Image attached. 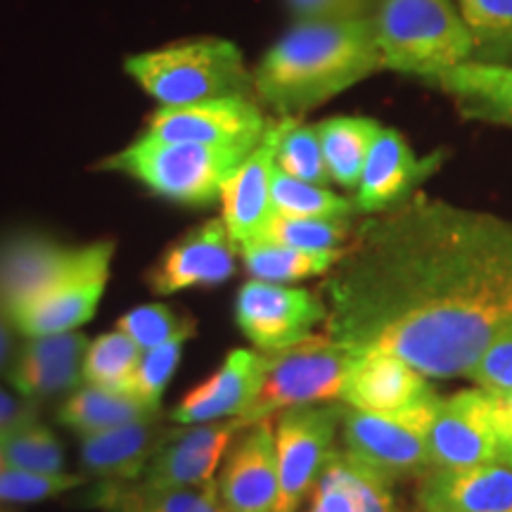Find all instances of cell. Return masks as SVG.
I'll return each instance as SVG.
<instances>
[{"instance_id": "52a82bcc", "label": "cell", "mask_w": 512, "mask_h": 512, "mask_svg": "<svg viewBox=\"0 0 512 512\" xmlns=\"http://www.w3.org/2000/svg\"><path fill=\"white\" fill-rule=\"evenodd\" d=\"M112 256V240L76 247L69 266L48 290L8 313L12 328L24 337H46L74 332L88 323L105 294Z\"/></svg>"}, {"instance_id": "bcb514c9", "label": "cell", "mask_w": 512, "mask_h": 512, "mask_svg": "<svg viewBox=\"0 0 512 512\" xmlns=\"http://www.w3.org/2000/svg\"><path fill=\"white\" fill-rule=\"evenodd\" d=\"M0 512H12V510H10V508H5V505L0 503Z\"/></svg>"}, {"instance_id": "f546056e", "label": "cell", "mask_w": 512, "mask_h": 512, "mask_svg": "<svg viewBox=\"0 0 512 512\" xmlns=\"http://www.w3.org/2000/svg\"><path fill=\"white\" fill-rule=\"evenodd\" d=\"M273 211L297 219H349L356 204L347 197L335 195L325 185L297 181L275 166L273 174Z\"/></svg>"}, {"instance_id": "8992f818", "label": "cell", "mask_w": 512, "mask_h": 512, "mask_svg": "<svg viewBox=\"0 0 512 512\" xmlns=\"http://www.w3.org/2000/svg\"><path fill=\"white\" fill-rule=\"evenodd\" d=\"M349 366V349L328 335H311L290 349L268 354L264 382L252 406L240 418L242 425L271 420L292 408L342 399Z\"/></svg>"}, {"instance_id": "83f0119b", "label": "cell", "mask_w": 512, "mask_h": 512, "mask_svg": "<svg viewBox=\"0 0 512 512\" xmlns=\"http://www.w3.org/2000/svg\"><path fill=\"white\" fill-rule=\"evenodd\" d=\"M271 136L275 166L283 174L316 185L332 181L316 126L304 124L297 117H280L271 119Z\"/></svg>"}, {"instance_id": "30bf717a", "label": "cell", "mask_w": 512, "mask_h": 512, "mask_svg": "<svg viewBox=\"0 0 512 512\" xmlns=\"http://www.w3.org/2000/svg\"><path fill=\"white\" fill-rule=\"evenodd\" d=\"M268 119L261 105L249 95L211 98L190 105L159 107L147 119V136L171 143L209 147H242L254 150L264 138Z\"/></svg>"}, {"instance_id": "60d3db41", "label": "cell", "mask_w": 512, "mask_h": 512, "mask_svg": "<svg viewBox=\"0 0 512 512\" xmlns=\"http://www.w3.org/2000/svg\"><path fill=\"white\" fill-rule=\"evenodd\" d=\"M38 420V403L10 394L0 387V434L17 430Z\"/></svg>"}, {"instance_id": "836d02e7", "label": "cell", "mask_w": 512, "mask_h": 512, "mask_svg": "<svg viewBox=\"0 0 512 512\" xmlns=\"http://www.w3.org/2000/svg\"><path fill=\"white\" fill-rule=\"evenodd\" d=\"M190 337H195V330L178 332L169 342L143 351V358H140L136 373L128 380L124 392L136 396L138 401L147 403V406L162 408V394L169 387L171 377L176 375L181 354Z\"/></svg>"}, {"instance_id": "7bdbcfd3", "label": "cell", "mask_w": 512, "mask_h": 512, "mask_svg": "<svg viewBox=\"0 0 512 512\" xmlns=\"http://www.w3.org/2000/svg\"><path fill=\"white\" fill-rule=\"evenodd\" d=\"M12 347H15V337H12V323L8 320V316L0 311V370H3L10 363Z\"/></svg>"}, {"instance_id": "ab89813d", "label": "cell", "mask_w": 512, "mask_h": 512, "mask_svg": "<svg viewBox=\"0 0 512 512\" xmlns=\"http://www.w3.org/2000/svg\"><path fill=\"white\" fill-rule=\"evenodd\" d=\"M309 512H358V503L351 494L347 477H344L342 453H332L328 465H325L323 475H320L311 494Z\"/></svg>"}, {"instance_id": "4fadbf2b", "label": "cell", "mask_w": 512, "mask_h": 512, "mask_svg": "<svg viewBox=\"0 0 512 512\" xmlns=\"http://www.w3.org/2000/svg\"><path fill=\"white\" fill-rule=\"evenodd\" d=\"M242 430L240 418L176 427L138 482L155 489H190L214 482L216 470Z\"/></svg>"}, {"instance_id": "ffe728a7", "label": "cell", "mask_w": 512, "mask_h": 512, "mask_svg": "<svg viewBox=\"0 0 512 512\" xmlns=\"http://www.w3.org/2000/svg\"><path fill=\"white\" fill-rule=\"evenodd\" d=\"M422 512H512V463L470 470H427L418 486Z\"/></svg>"}, {"instance_id": "ba28073f", "label": "cell", "mask_w": 512, "mask_h": 512, "mask_svg": "<svg viewBox=\"0 0 512 512\" xmlns=\"http://www.w3.org/2000/svg\"><path fill=\"white\" fill-rule=\"evenodd\" d=\"M342 413L335 406H304L278 415L275 453H278V508L299 512L313 494L325 465L335 453V432Z\"/></svg>"}, {"instance_id": "e0dca14e", "label": "cell", "mask_w": 512, "mask_h": 512, "mask_svg": "<svg viewBox=\"0 0 512 512\" xmlns=\"http://www.w3.org/2000/svg\"><path fill=\"white\" fill-rule=\"evenodd\" d=\"M441 155L418 159L396 128H380L370 147L361 181L356 188V209L382 214L413 195V190L437 171Z\"/></svg>"}, {"instance_id": "b9f144b4", "label": "cell", "mask_w": 512, "mask_h": 512, "mask_svg": "<svg viewBox=\"0 0 512 512\" xmlns=\"http://www.w3.org/2000/svg\"><path fill=\"white\" fill-rule=\"evenodd\" d=\"M491 399V411H494V425L498 439H505L512 434V389L510 392H491L486 389Z\"/></svg>"}, {"instance_id": "6da1fadb", "label": "cell", "mask_w": 512, "mask_h": 512, "mask_svg": "<svg viewBox=\"0 0 512 512\" xmlns=\"http://www.w3.org/2000/svg\"><path fill=\"white\" fill-rule=\"evenodd\" d=\"M320 297L351 356L467 375L512 323V221L411 195L354 230Z\"/></svg>"}, {"instance_id": "277c9868", "label": "cell", "mask_w": 512, "mask_h": 512, "mask_svg": "<svg viewBox=\"0 0 512 512\" xmlns=\"http://www.w3.org/2000/svg\"><path fill=\"white\" fill-rule=\"evenodd\" d=\"M382 67L434 81L472 60V43L453 0H384L375 17Z\"/></svg>"}, {"instance_id": "5bb4252c", "label": "cell", "mask_w": 512, "mask_h": 512, "mask_svg": "<svg viewBox=\"0 0 512 512\" xmlns=\"http://www.w3.org/2000/svg\"><path fill=\"white\" fill-rule=\"evenodd\" d=\"M214 482L228 512H275L280 486L273 420L240 432Z\"/></svg>"}, {"instance_id": "f1b7e54d", "label": "cell", "mask_w": 512, "mask_h": 512, "mask_svg": "<svg viewBox=\"0 0 512 512\" xmlns=\"http://www.w3.org/2000/svg\"><path fill=\"white\" fill-rule=\"evenodd\" d=\"M472 62L512 67V0H458Z\"/></svg>"}, {"instance_id": "7a4b0ae2", "label": "cell", "mask_w": 512, "mask_h": 512, "mask_svg": "<svg viewBox=\"0 0 512 512\" xmlns=\"http://www.w3.org/2000/svg\"><path fill=\"white\" fill-rule=\"evenodd\" d=\"M382 69L373 19L294 22L261 57L254 93L280 117H299Z\"/></svg>"}, {"instance_id": "ac0fdd59", "label": "cell", "mask_w": 512, "mask_h": 512, "mask_svg": "<svg viewBox=\"0 0 512 512\" xmlns=\"http://www.w3.org/2000/svg\"><path fill=\"white\" fill-rule=\"evenodd\" d=\"M432 394L427 377L413 366L396 356L373 351L351 356L342 401L361 413L399 415Z\"/></svg>"}, {"instance_id": "4316f807", "label": "cell", "mask_w": 512, "mask_h": 512, "mask_svg": "<svg viewBox=\"0 0 512 512\" xmlns=\"http://www.w3.org/2000/svg\"><path fill=\"white\" fill-rule=\"evenodd\" d=\"M342 254L344 247L335 252H304V249L278 245L266 238H256L240 247L242 264L252 273V278L280 285L328 275L342 259Z\"/></svg>"}, {"instance_id": "4dcf8cb0", "label": "cell", "mask_w": 512, "mask_h": 512, "mask_svg": "<svg viewBox=\"0 0 512 512\" xmlns=\"http://www.w3.org/2000/svg\"><path fill=\"white\" fill-rule=\"evenodd\" d=\"M140 358H143V349L121 330L95 337L83 356V384L124 392L128 380L136 373Z\"/></svg>"}, {"instance_id": "ee69618b", "label": "cell", "mask_w": 512, "mask_h": 512, "mask_svg": "<svg viewBox=\"0 0 512 512\" xmlns=\"http://www.w3.org/2000/svg\"><path fill=\"white\" fill-rule=\"evenodd\" d=\"M501 446H503V460H508V463H512V434L501 441Z\"/></svg>"}, {"instance_id": "f35d334b", "label": "cell", "mask_w": 512, "mask_h": 512, "mask_svg": "<svg viewBox=\"0 0 512 512\" xmlns=\"http://www.w3.org/2000/svg\"><path fill=\"white\" fill-rule=\"evenodd\" d=\"M482 389L510 392L512 389V323L491 339L475 368L467 373Z\"/></svg>"}, {"instance_id": "9a60e30c", "label": "cell", "mask_w": 512, "mask_h": 512, "mask_svg": "<svg viewBox=\"0 0 512 512\" xmlns=\"http://www.w3.org/2000/svg\"><path fill=\"white\" fill-rule=\"evenodd\" d=\"M342 441L347 456L389 482L425 475L432 467L425 437L389 415L361 413L351 408L342 413Z\"/></svg>"}, {"instance_id": "d6a6232c", "label": "cell", "mask_w": 512, "mask_h": 512, "mask_svg": "<svg viewBox=\"0 0 512 512\" xmlns=\"http://www.w3.org/2000/svg\"><path fill=\"white\" fill-rule=\"evenodd\" d=\"M261 238L304 252H335L351 238L349 219H297L273 214Z\"/></svg>"}, {"instance_id": "d4e9b609", "label": "cell", "mask_w": 512, "mask_h": 512, "mask_svg": "<svg viewBox=\"0 0 512 512\" xmlns=\"http://www.w3.org/2000/svg\"><path fill=\"white\" fill-rule=\"evenodd\" d=\"M159 418H162V408H152L138 401L136 396L112 392V389L95 387V384H81L76 392L64 399L57 411V422L79 434L81 439L121 425H131V422Z\"/></svg>"}, {"instance_id": "8fae6325", "label": "cell", "mask_w": 512, "mask_h": 512, "mask_svg": "<svg viewBox=\"0 0 512 512\" xmlns=\"http://www.w3.org/2000/svg\"><path fill=\"white\" fill-rule=\"evenodd\" d=\"M430 470H470L503 458L489 392L465 389L439 401L425 434Z\"/></svg>"}, {"instance_id": "8d00e7d4", "label": "cell", "mask_w": 512, "mask_h": 512, "mask_svg": "<svg viewBox=\"0 0 512 512\" xmlns=\"http://www.w3.org/2000/svg\"><path fill=\"white\" fill-rule=\"evenodd\" d=\"M342 465L344 477H347L351 486V494H354L358 503V512H401L392 494L394 482L377 475V472L361 465L358 460L347 456V453H342Z\"/></svg>"}, {"instance_id": "cb8c5ba5", "label": "cell", "mask_w": 512, "mask_h": 512, "mask_svg": "<svg viewBox=\"0 0 512 512\" xmlns=\"http://www.w3.org/2000/svg\"><path fill=\"white\" fill-rule=\"evenodd\" d=\"M83 503L102 512H228L216 482L190 489H155L143 482H98Z\"/></svg>"}, {"instance_id": "e575fe53", "label": "cell", "mask_w": 512, "mask_h": 512, "mask_svg": "<svg viewBox=\"0 0 512 512\" xmlns=\"http://www.w3.org/2000/svg\"><path fill=\"white\" fill-rule=\"evenodd\" d=\"M117 330L124 332L138 344L140 349L147 351L159 344L169 342L178 332L197 330L195 320L185 313H178L169 304H145L138 309L124 313L117 320Z\"/></svg>"}, {"instance_id": "d590c367", "label": "cell", "mask_w": 512, "mask_h": 512, "mask_svg": "<svg viewBox=\"0 0 512 512\" xmlns=\"http://www.w3.org/2000/svg\"><path fill=\"white\" fill-rule=\"evenodd\" d=\"M88 482L91 477L86 475H67V472L46 475V472L17 470V467L5 465L0 470V503H38L79 489Z\"/></svg>"}, {"instance_id": "2e32d148", "label": "cell", "mask_w": 512, "mask_h": 512, "mask_svg": "<svg viewBox=\"0 0 512 512\" xmlns=\"http://www.w3.org/2000/svg\"><path fill=\"white\" fill-rule=\"evenodd\" d=\"M268 368V354L259 349H233L216 373L192 387L171 408L169 420L176 425H200L242 418L259 394Z\"/></svg>"}, {"instance_id": "9c48e42d", "label": "cell", "mask_w": 512, "mask_h": 512, "mask_svg": "<svg viewBox=\"0 0 512 512\" xmlns=\"http://www.w3.org/2000/svg\"><path fill=\"white\" fill-rule=\"evenodd\" d=\"M328 318L320 294L304 287H287L266 280H247L235 299V323L264 354L290 349L311 337V330Z\"/></svg>"}, {"instance_id": "3957f363", "label": "cell", "mask_w": 512, "mask_h": 512, "mask_svg": "<svg viewBox=\"0 0 512 512\" xmlns=\"http://www.w3.org/2000/svg\"><path fill=\"white\" fill-rule=\"evenodd\" d=\"M126 72L162 107L254 93L242 50L226 38L202 36L147 50L126 60Z\"/></svg>"}, {"instance_id": "7c38bea8", "label": "cell", "mask_w": 512, "mask_h": 512, "mask_svg": "<svg viewBox=\"0 0 512 512\" xmlns=\"http://www.w3.org/2000/svg\"><path fill=\"white\" fill-rule=\"evenodd\" d=\"M238 252L223 219L204 221L164 249L147 271V287L162 297L195 287H216L238 271Z\"/></svg>"}, {"instance_id": "1f68e13d", "label": "cell", "mask_w": 512, "mask_h": 512, "mask_svg": "<svg viewBox=\"0 0 512 512\" xmlns=\"http://www.w3.org/2000/svg\"><path fill=\"white\" fill-rule=\"evenodd\" d=\"M0 446H3V458L8 467L46 472V475L64 472V448L55 432L41 420L0 434Z\"/></svg>"}, {"instance_id": "44dd1931", "label": "cell", "mask_w": 512, "mask_h": 512, "mask_svg": "<svg viewBox=\"0 0 512 512\" xmlns=\"http://www.w3.org/2000/svg\"><path fill=\"white\" fill-rule=\"evenodd\" d=\"M169 432L171 427L159 418L83 437L79 448L81 475L100 482H138Z\"/></svg>"}, {"instance_id": "5b68a950", "label": "cell", "mask_w": 512, "mask_h": 512, "mask_svg": "<svg viewBox=\"0 0 512 512\" xmlns=\"http://www.w3.org/2000/svg\"><path fill=\"white\" fill-rule=\"evenodd\" d=\"M252 150L171 143L143 133L107 159L110 171L136 178L155 195L188 207H207L221 197L223 183L233 176Z\"/></svg>"}, {"instance_id": "7402d4cb", "label": "cell", "mask_w": 512, "mask_h": 512, "mask_svg": "<svg viewBox=\"0 0 512 512\" xmlns=\"http://www.w3.org/2000/svg\"><path fill=\"white\" fill-rule=\"evenodd\" d=\"M76 247H64L36 233L12 235L0 245V311L8 316L17 306L48 290L69 266Z\"/></svg>"}, {"instance_id": "484cf974", "label": "cell", "mask_w": 512, "mask_h": 512, "mask_svg": "<svg viewBox=\"0 0 512 512\" xmlns=\"http://www.w3.org/2000/svg\"><path fill=\"white\" fill-rule=\"evenodd\" d=\"M380 128L375 119L368 117H332L316 124L332 181L347 190L358 188L368 152Z\"/></svg>"}, {"instance_id": "d6986e66", "label": "cell", "mask_w": 512, "mask_h": 512, "mask_svg": "<svg viewBox=\"0 0 512 512\" xmlns=\"http://www.w3.org/2000/svg\"><path fill=\"white\" fill-rule=\"evenodd\" d=\"M273 174V136L271 119H268L264 138L242 159V164L221 188V219L238 249L261 238L268 221L273 219Z\"/></svg>"}, {"instance_id": "603a6c76", "label": "cell", "mask_w": 512, "mask_h": 512, "mask_svg": "<svg viewBox=\"0 0 512 512\" xmlns=\"http://www.w3.org/2000/svg\"><path fill=\"white\" fill-rule=\"evenodd\" d=\"M430 83L451 95L467 119L512 126V67L470 60Z\"/></svg>"}, {"instance_id": "f6af8a7d", "label": "cell", "mask_w": 512, "mask_h": 512, "mask_svg": "<svg viewBox=\"0 0 512 512\" xmlns=\"http://www.w3.org/2000/svg\"><path fill=\"white\" fill-rule=\"evenodd\" d=\"M5 467V458H3V446H0V470Z\"/></svg>"}, {"instance_id": "74e56055", "label": "cell", "mask_w": 512, "mask_h": 512, "mask_svg": "<svg viewBox=\"0 0 512 512\" xmlns=\"http://www.w3.org/2000/svg\"><path fill=\"white\" fill-rule=\"evenodd\" d=\"M294 22H358L373 19L384 0H285Z\"/></svg>"}]
</instances>
